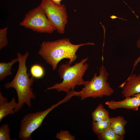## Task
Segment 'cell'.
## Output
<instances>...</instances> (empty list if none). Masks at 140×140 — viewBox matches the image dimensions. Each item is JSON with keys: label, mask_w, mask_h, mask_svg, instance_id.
<instances>
[{"label": "cell", "mask_w": 140, "mask_h": 140, "mask_svg": "<svg viewBox=\"0 0 140 140\" xmlns=\"http://www.w3.org/2000/svg\"><path fill=\"white\" fill-rule=\"evenodd\" d=\"M97 137L100 140H123L124 137L116 134L110 127Z\"/></svg>", "instance_id": "cell-15"}, {"label": "cell", "mask_w": 140, "mask_h": 140, "mask_svg": "<svg viewBox=\"0 0 140 140\" xmlns=\"http://www.w3.org/2000/svg\"><path fill=\"white\" fill-rule=\"evenodd\" d=\"M0 140H11L10 137V129L9 124H3L0 127Z\"/></svg>", "instance_id": "cell-17"}, {"label": "cell", "mask_w": 140, "mask_h": 140, "mask_svg": "<svg viewBox=\"0 0 140 140\" xmlns=\"http://www.w3.org/2000/svg\"><path fill=\"white\" fill-rule=\"evenodd\" d=\"M29 55L28 51L24 55L20 52L17 53L19 66L16 74L12 80L6 83L4 87L6 89L10 88L16 90L18 101L17 107L14 109L15 113L20 110L25 104L29 107H31V100L36 98L32 88L34 78L30 77V74L27 72V68L26 65L27 59Z\"/></svg>", "instance_id": "cell-2"}, {"label": "cell", "mask_w": 140, "mask_h": 140, "mask_svg": "<svg viewBox=\"0 0 140 140\" xmlns=\"http://www.w3.org/2000/svg\"><path fill=\"white\" fill-rule=\"evenodd\" d=\"M109 113L104 107L103 105L100 104L92 113L93 121H94L109 120Z\"/></svg>", "instance_id": "cell-12"}, {"label": "cell", "mask_w": 140, "mask_h": 140, "mask_svg": "<svg viewBox=\"0 0 140 140\" xmlns=\"http://www.w3.org/2000/svg\"><path fill=\"white\" fill-rule=\"evenodd\" d=\"M17 102L14 97L9 102L7 98L4 97L0 92V122L8 115H12L15 113L14 109L17 107Z\"/></svg>", "instance_id": "cell-10"}, {"label": "cell", "mask_w": 140, "mask_h": 140, "mask_svg": "<svg viewBox=\"0 0 140 140\" xmlns=\"http://www.w3.org/2000/svg\"><path fill=\"white\" fill-rule=\"evenodd\" d=\"M19 24L38 33H51L56 30L40 5L28 12Z\"/></svg>", "instance_id": "cell-6"}, {"label": "cell", "mask_w": 140, "mask_h": 140, "mask_svg": "<svg viewBox=\"0 0 140 140\" xmlns=\"http://www.w3.org/2000/svg\"><path fill=\"white\" fill-rule=\"evenodd\" d=\"M71 98V96L67 94L64 99L45 110L25 115L21 121L18 138L22 140H32L31 134L41 126L47 115L55 107L68 101Z\"/></svg>", "instance_id": "cell-5"}, {"label": "cell", "mask_w": 140, "mask_h": 140, "mask_svg": "<svg viewBox=\"0 0 140 140\" xmlns=\"http://www.w3.org/2000/svg\"><path fill=\"white\" fill-rule=\"evenodd\" d=\"M52 2L55 4L58 5H60L61 4V2L62 0H50Z\"/></svg>", "instance_id": "cell-21"}, {"label": "cell", "mask_w": 140, "mask_h": 140, "mask_svg": "<svg viewBox=\"0 0 140 140\" xmlns=\"http://www.w3.org/2000/svg\"><path fill=\"white\" fill-rule=\"evenodd\" d=\"M110 127L116 134L122 136H124L126 134L125 127L127 123L122 116L110 117Z\"/></svg>", "instance_id": "cell-11"}, {"label": "cell", "mask_w": 140, "mask_h": 140, "mask_svg": "<svg viewBox=\"0 0 140 140\" xmlns=\"http://www.w3.org/2000/svg\"><path fill=\"white\" fill-rule=\"evenodd\" d=\"M119 87L122 88L121 93L124 97L132 96L140 93V74H131Z\"/></svg>", "instance_id": "cell-8"}, {"label": "cell", "mask_w": 140, "mask_h": 140, "mask_svg": "<svg viewBox=\"0 0 140 140\" xmlns=\"http://www.w3.org/2000/svg\"><path fill=\"white\" fill-rule=\"evenodd\" d=\"M92 125V131L96 135L98 136L102 134L109 127V120L107 121H93Z\"/></svg>", "instance_id": "cell-14"}, {"label": "cell", "mask_w": 140, "mask_h": 140, "mask_svg": "<svg viewBox=\"0 0 140 140\" xmlns=\"http://www.w3.org/2000/svg\"><path fill=\"white\" fill-rule=\"evenodd\" d=\"M105 104L109 108L112 110L123 108L137 111L140 106V98L134 96L127 97L120 101H108Z\"/></svg>", "instance_id": "cell-9"}, {"label": "cell", "mask_w": 140, "mask_h": 140, "mask_svg": "<svg viewBox=\"0 0 140 140\" xmlns=\"http://www.w3.org/2000/svg\"><path fill=\"white\" fill-rule=\"evenodd\" d=\"M137 46L138 48L139 49L140 51V37L139 39L137 42ZM140 62V54L137 58L134 61L133 64V71L135 69V67L137 66L138 64Z\"/></svg>", "instance_id": "cell-20"}, {"label": "cell", "mask_w": 140, "mask_h": 140, "mask_svg": "<svg viewBox=\"0 0 140 140\" xmlns=\"http://www.w3.org/2000/svg\"><path fill=\"white\" fill-rule=\"evenodd\" d=\"M133 96L138 97L140 98V93L135 94L132 96Z\"/></svg>", "instance_id": "cell-22"}, {"label": "cell", "mask_w": 140, "mask_h": 140, "mask_svg": "<svg viewBox=\"0 0 140 140\" xmlns=\"http://www.w3.org/2000/svg\"><path fill=\"white\" fill-rule=\"evenodd\" d=\"M30 72L32 76L37 79L42 78L45 74L43 68L41 65L38 64L33 65L31 66Z\"/></svg>", "instance_id": "cell-16"}, {"label": "cell", "mask_w": 140, "mask_h": 140, "mask_svg": "<svg viewBox=\"0 0 140 140\" xmlns=\"http://www.w3.org/2000/svg\"><path fill=\"white\" fill-rule=\"evenodd\" d=\"M94 44L90 42L74 44L68 38L44 41L40 45L38 53L54 71L58 63L64 59H69L68 62L71 64L77 58L76 52L81 46Z\"/></svg>", "instance_id": "cell-1"}, {"label": "cell", "mask_w": 140, "mask_h": 140, "mask_svg": "<svg viewBox=\"0 0 140 140\" xmlns=\"http://www.w3.org/2000/svg\"><path fill=\"white\" fill-rule=\"evenodd\" d=\"M108 75L106 68L102 64L99 68V75L95 73L90 81H85L84 87L78 96L81 100H83L88 97L102 98L111 95L114 91L107 81Z\"/></svg>", "instance_id": "cell-4"}, {"label": "cell", "mask_w": 140, "mask_h": 140, "mask_svg": "<svg viewBox=\"0 0 140 140\" xmlns=\"http://www.w3.org/2000/svg\"><path fill=\"white\" fill-rule=\"evenodd\" d=\"M88 58L87 57L83 59L72 66L68 62L60 65L58 72L60 79H63L62 81L47 87L45 91L55 89L58 92L63 91L67 93L71 90H74L77 85H84L85 81L83 77L89 65L85 62Z\"/></svg>", "instance_id": "cell-3"}, {"label": "cell", "mask_w": 140, "mask_h": 140, "mask_svg": "<svg viewBox=\"0 0 140 140\" xmlns=\"http://www.w3.org/2000/svg\"><path fill=\"white\" fill-rule=\"evenodd\" d=\"M55 137L60 140H75V136L71 135L69 131L67 130H61L57 132Z\"/></svg>", "instance_id": "cell-19"}, {"label": "cell", "mask_w": 140, "mask_h": 140, "mask_svg": "<svg viewBox=\"0 0 140 140\" xmlns=\"http://www.w3.org/2000/svg\"><path fill=\"white\" fill-rule=\"evenodd\" d=\"M18 62L17 58L12 59L10 61L6 63L2 62L0 63V81H2L8 76L11 75L12 67L15 63Z\"/></svg>", "instance_id": "cell-13"}, {"label": "cell", "mask_w": 140, "mask_h": 140, "mask_svg": "<svg viewBox=\"0 0 140 140\" xmlns=\"http://www.w3.org/2000/svg\"><path fill=\"white\" fill-rule=\"evenodd\" d=\"M40 5L57 32L60 34H63L68 22V18L65 5H58L50 0H41Z\"/></svg>", "instance_id": "cell-7"}, {"label": "cell", "mask_w": 140, "mask_h": 140, "mask_svg": "<svg viewBox=\"0 0 140 140\" xmlns=\"http://www.w3.org/2000/svg\"><path fill=\"white\" fill-rule=\"evenodd\" d=\"M8 27L0 29V50L6 46L8 44L7 35Z\"/></svg>", "instance_id": "cell-18"}]
</instances>
